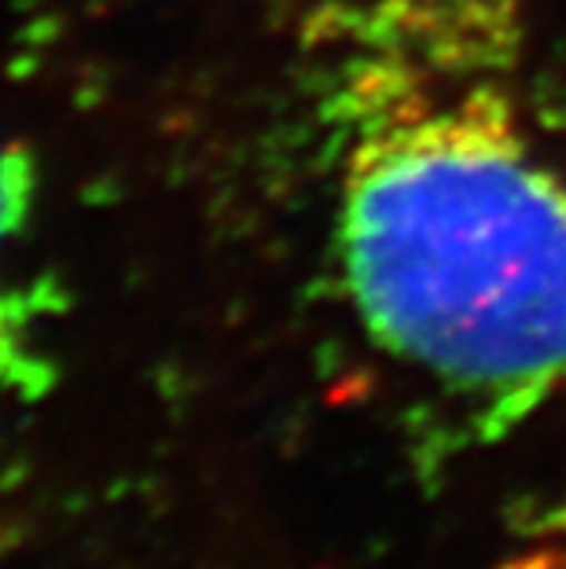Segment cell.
<instances>
[{"instance_id": "4", "label": "cell", "mask_w": 566, "mask_h": 569, "mask_svg": "<svg viewBox=\"0 0 566 569\" xmlns=\"http://www.w3.org/2000/svg\"><path fill=\"white\" fill-rule=\"evenodd\" d=\"M27 196H30V184H27V166L11 148L0 143V258L11 243V236L19 232L22 224V213H27ZM11 317L8 312V301L0 298V371L8 365V353L16 346V335H11Z\"/></svg>"}, {"instance_id": "3", "label": "cell", "mask_w": 566, "mask_h": 569, "mask_svg": "<svg viewBox=\"0 0 566 569\" xmlns=\"http://www.w3.org/2000/svg\"><path fill=\"white\" fill-rule=\"evenodd\" d=\"M489 569H566V496L529 515Z\"/></svg>"}, {"instance_id": "2", "label": "cell", "mask_w": 566, "mask_h": 569, "mask_svg": "<svg viewBox=\"0 0 566 569\" xmlns=\"http://www.w3.org/2000/svg\"><path fill=\"white\" fill-rule=\"evenodd\" d=\"M529 0H328L354 56L508 74Z\"/></svg>"}, {"instance_id": "1", "label": "cell", "mask_w": 566, "mask_h": 569, "mask_svg": "<svg viewBox=\"0 0 566 569\" xmlns=\"http://www.w3.org/2000/svg\"><path fill=\"white\" fill-rule=\"evenodd\" d=\"M504 78L349 56L335 143L360 335L481 433L566 393V169Z\"/></svg>"}]
</instances>
